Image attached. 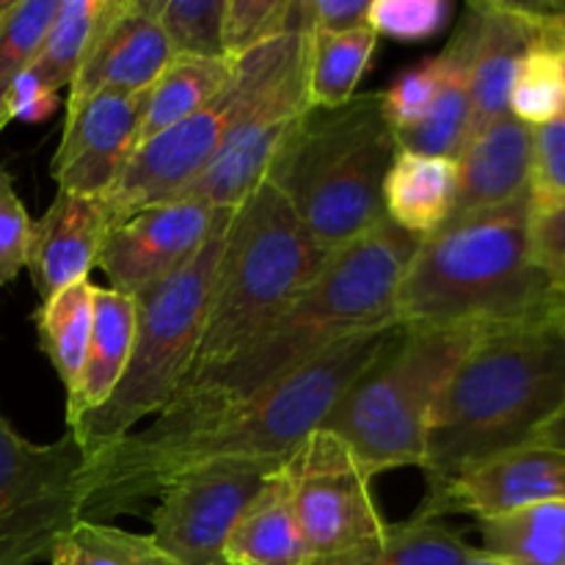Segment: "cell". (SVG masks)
<instances>
[{
    "label": "cell",
    "mask_w": 565,
    "mask_h": 565,
    "mask_svg": "<svg viewBox=\"0 0 565 565\" xmlns=\"http://www.w3.org/2000/svg\"><path fill=\"white\" fill-rule=\"evenodd\" d=\"M395 329V326H392ZM392 329L351 337L232 408L169 406L114 445L86 456L81 469V519L105 522L138 513L177 478L221 463L281 467L381 351Z\"/></svg>",
    "instance_id": "obj_1"
},
{
    "label": "cell",
    "mask_w": 565,
    "mask_h": 565,
    "mask_svg": "<svg viewBox=\"0 0 565 565\" xmlns=\"http://www.w3.org/2000/svg\"><path fill=\"white\" fill-rule=\"evenodd\" d=\"M565 406V320L489 326L447 379L425 445L428 491L535 441Z\"/></svg>",
    "instance_id": "obj_2"
},
{
    "label": "cell",
    "mask_w": 565,
    "mask_h": 565,
    "mask_svg": "<svg viewBox=\"0 0 565 565\" xmlns=\"http://www.w3.org/2000/svg\"><path fill=\"white\" fill-rule=\"evenodd\" d=\"M419 237L381 224L351 246L329 254L312 285L226 367L169 406L232 408L263 395L351 337L397 326L395 298Z\"/></svg>",
    "instance_id": "obj_3"
},
{
    "label": "cell",
    "mask_w": 565,
    "mask_h": 565,
    "mask_svg": "<svg viewBox=\"0 0 565 565\" xmlns=\"http://www.w3.org/2000/svg\"><path fill=\"white\" fill-rule=\"evenodd\" d=\"M530 196L456 213L419 237L395 298L397 326H508L552 318V296L535 268Z\"/></svg>",
    "instance_id": "obj_4"
},
{
    "label": "cell",
    "mask_w": 565,
    "mask_h": 565,
    "mask_svg": "<svg viewBox=\"0 0 565 565\" xmlns=\"http://www.w3.org/2000/svg\"><path fill=\"white\" fill-rule=\"evenodd\" d=\"M397 152L381 92L356 94L309 110L265 182L285 193L315 246L334 254L386 224L384 182Z\"/></svg>",
    "instance_id": "obj_5"
},
{
    "label": "cell",
    "mask_w": 565,
    "mask_h": 565,
    "mask_svg": "<svg viewBox=\"0 0 565 565\" xmlns=\"http://www.w3.org/2000/svg\"><path fill=\"white\" fill-rule=\"evenodd\" d=\"M326 259L279 188L263 182L248 193L232 218L199 351L171 397L241 356L312 285Z\"/></svg>",
    "instance_id": "obj_6"
},
{
    "label": "cell",
    "mask_w": 565,
    "mask_h": 565,
    "mask_svg": "<svg viewBox=\"0 0 565 565\" xmlns=\"http://www.w3.org/2000/svg\"><path fill=\"white\" fill-rule=\"evenodd\" d=\"M480 331V326H395L323 428L345 441L370 478L423 469L436 401Z\"/></svg>",
    "instance_id": "obj_7"
},
{
    "label": "cell",
    "mask_w": 565,
    "mask_h": 565,
    "mask_svg": "<svg viewBox=\"0 0 565 565\" xmlns=\"http://www.w3.org/2000/svg\"><path fill=\"white\" fill-rule=\"evenodd\" d=\"M235 210H221L204 246L174 276L136 298V337L119 386L108 403L70 428L86 456L132 434L141 419L163 412L185 381L202 342Z\"/></svg>",
    "instance_id": "obj_8"
},
{
    "label": "cell",
    "mask_w": 565,
    "mask_h": 565,
    "mask_svg": "<svg viewBox=\"0 0 565 565\" xmlns=\"http://www.w3.org/2000/svg\"><path fill=\"white\" fill-rule=\"evenodd\" d=\"M309 39L307 28H292L232 61L248 83L246 105L207 169L180 199L215 210L241 207L243 199L268 180L270 166L312 110L307 99Z\"/></svg>",
    "instance_id": "obj_9"
},
{
    "label": "cell",
    "mask_w": 565,
    "mask_h": 565,
    "mask_svg": "<svg viewBox=\"0 0 565 565\" xmlns=\"http://www.w3.org/2000/svg\"><path fill=\"white\" fill-rule=\"evenodd\" d=\"M83 463L72 434L33 445L0 412V565L50 561L61 535L81 522Z\"/></svg>",
    "instance_id": "obj_10"
},
{
    "label": "cell",
    "mask_w": 565,
    "mask_h": 565,
    "mask_svg": "<svg viewBox=\"0 0 565 565\" xmlns=\"http://www.w3.org/2000/svg\"><path fill=\"white\" fill-rule=\"evenodd\" d=\"M281 472L315 561H337L367 550L390 530L367 469L326 428L312 430L281 463Z\"/></svg>",
    "instance_id": "obj_11"
},
{
    "label": "cell",
    "mask_w": 565,
    "mask_h": 565,
    "mask_svg": "<svg viewBox=\"0 0 565 565\" xmlns=\"http://www.w3.org/2000/svg\"><path fill=\"white\" fill-rule=\"evenodd\" d=\"M248 97V83L235 66L230 86L188 119L138 143L116 185L103 199L105 218L119 224L127 215L152 204L180 199L199 180L213 154L230 136Z\"/></svg>",
    "instance_id": "obj_12"
},
{
    "label": "cell",
    "mask_w": 565,
    "mask_h": 565,
    "mask_svg": "<svg viewBox=\"0 0 565 565\" xmlns=\"http://www.w3.org/2000/svg\"><path fill=\"white\" fill-rule=\"evenodd\" d=\"M276 469L221 463L182 475L154 500L149 535L180 565H226L224 546L232 527Z\"/></svg>",
    "instance_id": "obj_13"
},
{
    "label": "cell",
    "mask_w": 565,
    "mask_h": 565,
    "mask_svg": "<svg viewBox=\"0 0 565 565\" xmlns=\"http://www.w3.org/2000/svg\"><path fill=\"white\" fill-rule=\"evenodd\" d=\"M221 210L191 199L138 210L108 226L97 268L108 276L110 290L130 298L143 296L174 276L204 246Z\"/></svg>",
    "instance_id": "obj_14"
},
{
    "label": "cell",
    "mask_w": 565,
    "mask_h": 565,
    "mask_svg": "<svg viewBox=\"0 0 565 565\" xmlns=\"http://www.w3.org/2000/svg\"><path fill=\"white\" fill-rule=\"evenodd\" d=\"M147 92H94L66 99L61 143L50 163L61 193L105 199L138 149Z\"/></svg>",
    "instance_id": "obj_15"
},
{
    "label": "cell",
    "mask_w": 565,
    "mask_h": 565,
    "mask_svg": "<svg viewBox=\"0 0 565 565\" xmlns=\"http://www.w3.org/2000/svg\"><path fill=\"white\" fill-rule=\"evenodd\" d=\"M555 502H565V450L530 441L469 467L441 489L428 491L417 516L472 513L480 519Z\"/></svg>",
    "instance_id": "obj_16"
},
{
    "label": "cell",
    "mask_w": 565,
    "mask_h": 565,
    "mask_svg": "<svg viewBox=\"0 0 565 565\" xmlns=\"http://www.w3.org/2000/svg\"><path fill=\"white\" fill-rule=\"evenodd\" d=\"M174 58L149 0H103L81 72L70 99L94 92H149Z\"/></svg>",
    "instance_id": "obj_17"
},
{
    "label": "cell",
    "mask_w": 565,
    "mask_h": 565,
    "mask_svg": "<svg viewBox=\"0 0 565 565\" xmlns=\"http://www.w3.org/2000/svg\"><path fill=\"white\" fill-rule=\"evenodd\" d=\"M472 136L511 114V88L524 55L541 42L535 22L516 0H478L467 9Z\"/></svg>",
    "instance_id": "obj_18"
},
{
    "label": "cell",
    "mask_w": 565,
    "mask_h": 565,
    "mask_svg": "<svg viewBox=\"0 0 565 565\" xmlns=\"http://www.w3.org/2000/svg\"><path fill=\"white\" fill-rule=\"evenodd\" d=\"M108 218L103 199L55 193L53 204L31 226L28 274L39 292V301L61 292L75 281L88 279L97 268Z\"/></svg>",
    "instance_id": "obj_19"
},
{
    "label": "cell",
    "mask_w": 565,
    "mask_h": 565,
    "mask_svg": "<svg viewBox=\"0 0 565 565\" xmlns=\"http://www.w3.org/2000/svg\"><path fill=\"white\" fill-rule=\"evenodd\" d=\"M456 163V213L502 207V204L530 196L533 127L511 114L502 116L500 121L469 138Z\"/></svg>",
    "instance_id": "obj_20"
},
{
    "label": "cell",
    "mask_w": 565,
    "mask_h": 565,
    "mask_svg": "<svg viewBox=\"0 0 565 565\" xmlns=\"http://www.w3.org/2000/svg\"><path fill=\"white\" fill-rule=\"evenodd\" d=\"M469 22L463 17L452 33L450 44L441 50L439 58L441 77L439 88L434 94L428 114L408 127L406 132H397V147L401 152L428 154V158H450L458 160L467 141L472 138V88H469Z\"/></svg>",
    "instance_id": "obj_21"
},
{
    "label": "cell",
    "mask_w": 565,
    "mask_h": 565,
    "mask_svg": "<svg viewBox=\"0 0 565 565\" xmlns=\"http://www.w3.org/2000/svg\"><path fill=\"white\" fill-rule=\"evenodd\" d=\"M132 337H136V298L121 296L110 287H97L86 364H83L75 390L66 395V425L70 428H75L86 414L97 412L114 395L127 370Z\"/></svg>",
    "instance_id": "obj_22"
},
{
    "label": "cell",
    "mask_w": 565,
    "mask_h": 565,
    "mask_svg": "<svg viewBox=\"0 0 565 565\" xmlns=\"http://www.w3.org/2000/svg\"><path fill=\"white\" fill-rule=\"evenodd\" d=\"M226 565H309L315 561L292 511L281 467L265 478L224 546Z\"/></svg>",
    "instance_id": "obj_23"
},
{
    "label": "cell",
    "mask_w": 565,
    "mask_h": 565,
    "mask_svg": "<svg viewBox=\"0 0 565 565\" xmlns=\"http://www.w3.org/2000/svg\"><path fill=\"white\" fill-rule=\"evenodd\" d=\"M458 163L397 152L384 182V215L397 230L425 237L456 213Z\"/></svg>",
    "instance_id": "obj_24"
},
{
    "label": "cell",
    "mask_w": 565,
    "mask_h": 565,
    "mask_svg": "<svg viewBox=\"0 0 565 565\" xmlns=\"http://www.w3.org/2000/svg\"><path fill=\"white\" fill-rule=\"evenodd\" d=\"M235 75V64L226 58H188L174 55L147 92L141 136L138 143L149 141L158 132L169 130L177 121L188 119L204 105L213 103Z\"/></svg>",
    "instance_id": "obj_25"
},
{
    "label": "cell",
    "mask_w": 565,
    "mask_h": 565,
    "mask_svg": "<svg viewBox=\"0 0 565 565\" xmlns=\"http://www.w3.org/2000/svg\"><path fill=\"white\" fill-rule=\"evenodd\" d=\"M480 552L508 565H565V502L480 516Z\"/></svg>",
    "instance_id": "obj_26"
},
{
    "label": "cell",
    "mask_w": 565,
    "mask_h": 565,
    "mask_svg": "<svg viewBox=\"0 0 565 565\" xmlns=\"http://www.w3.org/2000/svg\"><path fill=\"white\" fill-rule=\"evenodd\" d=\"M94 290L97 287L88 279L75 281V285L64 287L47 301H42L36 312L39 345L53 364L66 395L75 390L83 364H86L94 320Z\"/></svg>",
    "instance_id": "obj_27"
},
{
    "label": "cell",
    "mask_w": 565,
    "mask_h": 565,
    "mask_svg": "<svg viewBox=\"0 0 565 565\" xmlns=\"http://www.w3.org/2000/svg\"><path fill=\"white\" fill-rule=\"evenodd\" d=\"M373 28L348 33H312L309 39L307 99L312 110L340 108L356 97V88L375 53Z\"/></svg>",
    "instance_id": "obj_28"
},
{
    "label": "cell",
    "mask_w": 565,
    "mask_h": 565,
    "mask_svg": "<svg viewBox=\"0 0 565 565\" xmlns=\"http://www.w3.org/2000/svg\"><path fill=\"white\" fill-rule=\"evenodd\" d=\"M99 11L103 0H61L42 39V47L22 81L50 97H58L61 88H70L97 31Z\"/></svg>",
    "instance_id": "obj_29"
},
{
    "label": "cell",
    "mask_w": 565,
    "mask_h": 565,
    "mask_svg": "<svg viewBox=\"0 0 565 565\" xmlns=\"http://www.w3.org/2000/svg\"><path fill=\"white\" fill-rule=\"evenodd\" d=\"M475 552V546L439 519L412 516L408 522L390 524L384 539L367 550L309 565H463Z\"/></svg>",
    "instance_id": "obj_30"
},
{
    "label": "cell",
    "mask_w": 565,
    "mask_h": 565,
    "mask_svg": "<svg viewBox=\"0 0 565 565\" xmlns=\"http://www.w3.org/2000/svg\"><path fill=\"white\" fill-rule=\"evenodd\" d=\"M61 0H9L0 11V132L11 121V99L31 70Z\"/></svg>",
    "instance_id": "obj_31"
},
{
    "label": "cell",
    "mask_w": 565,
    "mask_h": 565,
    "mask_svg": "<svg viewBox=\"0 0 565 565\" xmlns=\"http://www.w3.org/2000/svg\"><path fill=\"white\" fill-rule=\"evenodd\" d=\"M50 565H180L154 544L152 535L127 533L105 522H81L61 535Z\"/></svg>",
    "instance_id": "obj_32"
},
{
    "label": "cell",
    "mask_w": 565,
    "mask_h": 565,
    "mask_svg": "<svg viewBox=\"0 0 565 565\" xmlns=\"http://www.w3.org/2000/svg\"><path fill=\"white\" fill-rule=\"evenodd\" d=\"M292 28H307L303 0H226L221 28L224 58H243Z\"/></svg>",
    "instance_id": "obj_33"
},
{
    "label": "cell",
    "mask_w": 565,
    "mask_h": 565,
    "mask_svg": "<svg viewBox=\"0 0 565 565\" xmlns=\"http://www.w3.org/2000/svg\"><path fill=\"white\" fill-rule=\"evenodd\" d=\"M563 61L561 50L541 39L519 64L511 88V116L527 127L550 125L563 116Z\"/></svg>",
    "instance_id": "obj_34"
},
{
    "label": "cell",
    "mask_w": 565,
    "mask_h": 565,
    "mask_svg": "<svg viewBox=\"0 0 565 565\" xmlns=\"http://www.w3.org/2000/svg\"><path fill=\"white\" fill-rule=\"evenodd\" d=\"M171 53L188 58H224L226 0H149Z\"/></svg>",
    "instance_id": "obj_35"
},
{
    "label": "cell",
    "mask_w": 565,
    "mask_h": 565,
    "mask_svg": "<svg viewBox=\"0 0 565 565\" xmlns=\"http://www.w3.org/2000/svg\"><path fill=\"white\" fill-rule=\"evenodd\" d=\"M452 6L447 0H373L367 25L375 36L397 42H425L434 39L450 22Z\"/></svg>",
    "instance_id": "obj_36"
},
{
    "label": "cell",
    "mask_w": 565,
    "mask_h": 565,
    "mask_svg": "<svg viewBox=\"0 0 565 565\" xmlns=\"http://www.w3.org/2000/svg\"><path fill=\"white\" fill-rule=\"evenodd\" d=\"M530 243H533L535 268L544 276L555 315L565 320V204H544V207L533 204Z\"/></svg>",
    "instance_id": "obj_37"
},
{
    "label": "cell",
    "mask_w": 565,
    "mask_h": 565,
    "mask_svg": "<svg viewBox=\"0 0 565 565\" xmlns=\"http://www.w3.org/2000/svg\"><path fill=\"white\" fill-rule=\"evenodd\" d=\"M439 77L441 66L439 58L434 55V58H425L423 64L401 72V75L392 81V86L386 88V92H381L386 121L392 125L395 136L397 132H406L408 127H414L425 114H428L436 88H439Z\"/></svg>",
    "instance_id": "obj_38"
},
{
    "label": "cell",
    "mask_w": 565,
    "mask_h": 565,
    "mask_svg": "<svg viewBox=\"0 0 565 565\" xmlns=\"http://www.w3.org/2000/svg\"><path fill=\"white\" fill-rule=\"evenodd\" d=\"M530 199L535 207L565 204V119L533 127V171Z\"/></svg>",
    "instance_id": "obj_39"
},
{
    "label": "cell",
    "mask_w": 565,
    "mask_h": 565,
    "mask_svg": "<svg viewBox=\"0 0 565 565\" xmlns=\"http://www.w3.org/2000/svg\"><path fill=\"white\" fill-rule=\"evenodd\" d=\"M31 226L33 218L28 215L9 171L0 166V290L25 270Z\"/></svg>",
    "instance_id": "obj_40"
},
{
    "label": "cell",
    "mask_w": 565,
    "mask_h": 565,
    "mask_svg": "<svg viewBox=\"0 0 565 565\" xmlns=\"http://www.w3.org/2000/svg\"><path fill=\"white\" fill-rule=\"evenodd\" d=\"M309 33H348L367 28V0H303Z\"/></svg>",
    "instance_id": "obj_41"
},
{
    "label": "cell",
    "mask_w": 565,
    "mask_h": 565,
    "mask_svg": "<svg viewBox=\"0 0 565 565\" xmlns=\"http://www.w3.org/2000/svg\"><path fill=\"white\" fill-rule=\"evenodd\" d=\"M519 9L535 22L541 39L552 47H565V0H516Z\"/></svg>",
    "instance_id": "obj_42"
},
{
    "label": "cell",
    "mask_w": 565,
    "mask_h": 565,
    "mask_svg": "<svg viewBox=\"0 0 565 565\" xmlns=\"http://www.w3.org/2000/svg\"><path fill=\"white\" fill-rule=\"evenodd\" d=\"M535 441H541V445H550V447H561V450H565V406L555 414V417L550 419V423L544 425V428L539 430Z\"/></svg>",
    "instance_id": "obj_43"
},
{
    "label": "cell",
    "mask_w": 565,
    "mask_h": 565,
    "mask_svg": "<svg viewBox=\"0 0 565 565\" xmlns=\"http://www.w3.org/2000/svg\"><path fill=\"white\" fill-rule=\"evenodd\" d=\"M463 565H508V563H502V561H497V557H489V555H483V552H475L472 557H469L467 563Z\"/></svg>",
    "instance_id": "obj_44"
},
{
    "label": "cell",
    "mask_w": 565,
    "mask_h": 565,
    "mask_svg": "<svg viewBox=\"0 0 565 565\" xmlns=\"http://www.w3.org/2000/svg\"><path fill=\"white\" fill-rule=\"evenodd\" d=\"M561 61H563V81H565V47H561ZM563 119H565V94H563Z\"/></svg>",
    "instance_id": "obj_45"
},
{
    "label": "cell",
    "mask_w": 565,
    "mask_h": 565,
    "mask_svg": "<svg viewBox=\"0 0 565 565\" xmlns=\"http://www.w3.org/2000/svg\"><path fill=\"white\" fill-rule=\"evenodd\" d=\"M6 3H9V0H0V11H3V9H6Z\"/></svg>",
    "instance_id": "obj_46"
}]
</instances>
